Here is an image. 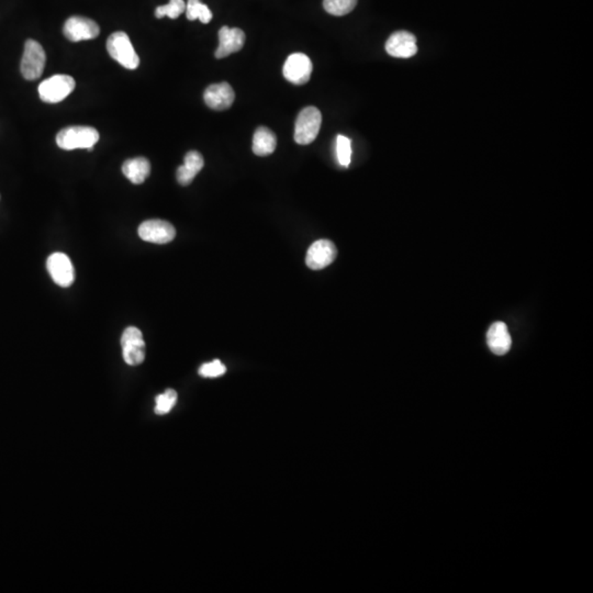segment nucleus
<instances>
[{"mask_svg":"<svg viewBox=\"0 0 593 593\" xmlns=\"http://www.w3.org/2000/svg\"><path fill=\"white\" fill-rule=\"evenodd\" d=\"M75 86V79L72 76L54 75L40 84L39 96L42 101L57 104L70 96Z\"/></svg>","mask_w":593,"mask_h":593,"instance_id":"5","label":"nucleus"},{"mask_svg":"<svg viewBox=\"0 0 593 593\" xmlns=\"http://www.w3.org/2000/svg\"><path fill=\"white\" fill-rule=\"evenodd\" d=\"M186 16L191 21L199 19L202 23H209L213 19V12L200 0H188L186 5Z\"/></svg>","mask_w":593,"mask_h":593,"instance_id":"19","label":"nucleus"},{"mask_svg":"<svg viewBox=\"0 0 593 593\" xmlns=\"http://www.w3.org/2000/svg\"><path fill=\"white\" fill-rule=\"evenodd\" d=\"M177 401V392L173 389H167L164 393L156 397L155 414L164 416L174 408Z\"/></svg>","mask_w":593,"mask_h":593,"instance_id":"22","label":"nucleus"},{"mask_svg":"<svg viewBox=\"0 0 593 593\" xmlns=\"http://www.w3.org/2000/svg\"><path fill=\"white\" fill-rule=\"evenodd\" d=\"M122 173L132 184L140 185L150 176V162L145 157L128 159L122 165Z\"/></svg>","mask_w":593,"mask_h":593,"instance_id":"17","label":"nucleus"},{"mask_svg":"<svg viewBox=\"0 0 593 593\" xmlns=\"http://www.w3.org/2000/svg\"><path fill=\"white\" fill-rule=\"evenodd\" d=\"M387 53L399 59H409L418 52L416 38L408 31H397L392 33L386 42Z\"/></svg>","mask_w":593,"mask_h":593,"instance_id":"12","label":"nucleus"},{"mask_svg":"<svg viewBox=\"0 0 593 593\" xmlns=\"http://www.w3.org/2000/svg\"><path fill=\"white\" fill-rule=\"evenodd\" d=\"M226 371V366L223 365L222 362L219 360H215L213 362L204 364L202 367L199 368V375L204 377V378L220 377L224 375Z\"/></svg>","mask_w":593,"mask_h":593,"instance_id":"24","label":"nucleus"},{"mask_svg":"<svg viewBox=\"0 0 593 593\" xmlns=\"http://www.w3.org/2000/svg\"><path fill=\"white\" fill-rule=\"evenodd\" d=\"M284 76L290 83L295 85H302L308 83L311 77L312 62L311 59L307 57L306 54H291L286 59L284 65Z\"/></svg>","mask_w":593,"mask_h":593,"instance_id":"9","label":"nucleus"},{"mask_svg":"<svg viewBox=\"0 0 593 593\" xmlns=\"http://www.w3.org/2000/svg\"><path fill=\"white\" fill-rule=\"evenodd\" d=\"M487 343L494 354L505 355L511 349L512 338L505 322L492 323L487 333Z\"/></svg>","mask_w":593,"mask_h":593,"instance_id":"15","label":"nucleus"},{"mask_svg":"<svg viewBox=\"0 0 593 593\" xmlns=\"http://www.w3.org/2000/svg\"><path fill=\"white\" fill-rule=\"evenodd\" d=\"M204 99L213 110H226L233 105L235 94L230 84H213L204 90Z\"/></svg>","mask_w":593,"mask_h":593,"instance_id":"13","label":"nucleus"},{"mask_svg":"<svg viewBox=\"0 0 593 593\" xmlns=\"http://www.w3.org/2000/svg\"><path fill=\"white\" fill-rule=\"evenodd\" d=\"M204 161L202 154L197 150L188 152L186 154L184 165L177 168L176 177H177L178 183L182 186L191 185L197 174L204 168Z\"/></svg>","mask_w":593,"mask_h":593,"instance_id":"16","label":"nucleus"},{"mask_svg":"<svg viewBox=\"0 0 593 593\" xmlns=\"http://www.w3.org/2000/svg\"><path fill=\"white\" fill-rule=\"evenodd\" d=\"M338 250L333 242L319 240L310 246L307 254L306 263L309 269L313 271L325 269L334 262Z\"/></svg>","mask_w":593,"mask_h":593,"instance_id":"11","label":"nucleus"},{"mask_svg":"<svg viewBox=\"0 0 593 593\" xmlns=\"http://www.w3.org/2000/svg\"><path fill=\"white\" fill-rule=\"evenodd\" d=\"M46 269L57 285L68 288L75 280V269L64 253H53L46 262Z\"/></svg>","mask_w":593,"mask_h":593,"instance_id":"7","label":"nucleus"},{"mask_svg":"<svg viewBox=\"0 0 593 593\" xmlns=\"http://www.w3.org/2000/svg\"><path fill=\"white\" fill-rule=\"evenodd\" d=\"M139 237L154 244H166L176 237V230L164 220H148L139 226Z\"/></svg>","mask_w":593,"mask_h":593,"instance_id":"8","label":"nucleus"},{"mask_svg":"<svg viewBox=\"0 0 593 593\" xmlns=\"http://www.w3.org/2000/svg\"><path fill=\"white\" fill-rule=\"evenodd\" d=\"M357 0H324L323 7L333 16H345L354 10Z\"/></svg>","mask_w":593,"mask_h":593,"instance_id":"20","label":"nucleus"},{"mask_svg":"<svg viewBox=\"0 0 593 593\" xmlns=\"http://www.w3.org/2000/svg\"><path fill=\"white\" fill-rule=\"evenodd\" d=\"M322 124V115L315 107H307L299 113L295 120V141L300 145L313 142L319 135Z\"/></svg>","mask_w":593,"mask_h":593,"instance_id":"3","label":"nucleus"},{"mask_svg":"<svg viewBox=\"0 0 593 593\" xmlns=\"http://www.w3.org/2000/svg\"><path fill=\"white\" fill-rule=\"evenodd\" d=\"M63 32L72 42H79L97 38L99 35L100 29L94 20L85 17H72L65 22Z\"/></svg>","mask_w":593,"mask_h":593,"instance_id":"10","label":"nucleus"},{"mask_svg":"<svg viewBox=\"0 0 593 593\" xmlns=\"http://www.w3.org/2000/svg\"><path fill=\"white\" fill-rule=\"evenodd\" d=\"M46 55L43 48L35 40H28L24 44L23 57L21 59L22 76L27 81H35L43 74L46 68Z\"/></svg>","mask_w":593,"mask_h":593,"instance_id":"4","label":"nucleus"},{"mask_svg":"<svg viewBox=\"0 0 593 593\" xmlns=\"http://www.w3.org/2000/svg\"><path fill=\"white\" fill-rule=\"evenodd\" d=\"M276 146L277 137L274 132L266 126H260L253 137V152L257 156L271 155Z\"/></svg>","mask_w":593,"mask_h":593,"instance_id":"18","label":"nucleus"},{"mask_svg":"<svg viewBox=\"0 0 593 593\" xmlns=\"http://www.w3.org/2000/svg\"><path fill=\"white\" fill-rule=\"evenodd\" d=\"M336 154L338 163L344 167H349L352 159V145L349 137L338 135L336 139Z\"/></svg>","mask_w":593,"mask_h":593,"instance_id":"23","label":"nucleus"},{"mask_svg":"<svg viewBox=\"0 0 593 593\" xmlns=\"http://www.w3.org/2000/svg\"><path fill=\"white\" fill-rule=\"evenodd\" d=\"M124 362L130 366H137L144 362L145 342L142 332L135 327L124 330L121 338Z\"/></svg>","mask_w":593,"mask_h":593,"instance_id":"6","label":"nucleus"},{"mask_svg":"<svg viewBox=\"0 0 593 593\" xmlns=\"http://www.w3.org/2000/svg\"><path fill=\"white\" fill-rule=\"evenodd\" d=\"M245 33L239 28L222 27L219 31V46L215 51L217 59H223L241 51L244 46Z\"/></svg>","mask_w":593,"mask_h":593,"instance_id":"14","label":"nucleus"},{"mask_svg":"<svg viewBox=\"0 0 593 593\" xmlns=\"http://www.w3.org/2000/svg\"><path fill=\"white\" fill-rule=\"evenodd\" d=\"M108 53L115 61L128 70H137L140 65L135 48L126 33L122 31L113 33L107 41Z\"/></svg>","mask_w":593,"mask_h":593,"instance_id":"2","label":"nucleus"},{"mask_svg":"<svg viewBox=\"0 0 593 593\" xmlns=\"http://www.w3.org/2000/svg\"><path fill=\"white\" fill-rule=\"evenodd\" d=\"M186 11V3L184 0H169L165 6H159L155 10L156 18L168 17L171 19H177L180 14Z\"/></svg>","mask_w":593,"mask_h":593,"instance_id":"21","label":"nucleus"},{"mask_svg":"<svg viewBox=\"0 0 593 593\" xmlns=\"http://www.w3.org/2000/svg\"><path fill=\"white\" fill-rule=\"evenodd\" d=\"M99 141V132L92 126H68L57 133V143L63 150L76 148L94 150V145Z\"/></svg>","mask_w":593,"mask_h":593,"instance_id":"1","label":"nucleus"}]
</instances>
